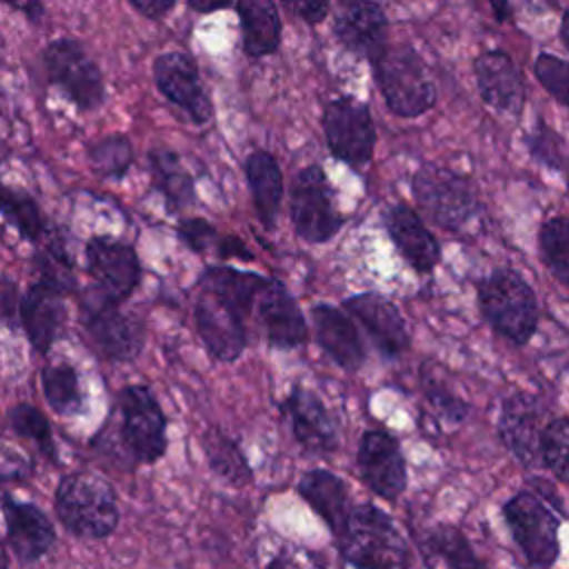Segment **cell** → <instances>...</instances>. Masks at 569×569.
<instances>
[{"label": "cell", "mask_w": 569, "mask_h": 569, "mask_svg": "<svg viewBox=\"0 0 569 569\" xmlns=\"http://www.w3.org/2000/svg\"><path fill=\"white\" fill-rule=\"evenodd\" d=\"M342 558L356 569H409V547L387 511L371 502L351 507L336 536Z\"/></svg>", "instance_id": "cell-1"}, {"label": "cell", "mask_w": 569, "mask_h": 569, "mask_svg": "<svg viewBox=\"0 0 569 569\" xmlns=\"http://www.w3.org/2000/svg\"><path fill=\"white\" fill-rule=\"evenodd\" d=\"M411 191L425 216L451 233H462L482 211L476 182L438 162H422L411 178Z\"/></svg>", "instance_id": "cell-2"}, {"label": "cell", "mask_w": 569, "mask_h": 569, "mask_svg": "<svg viewBox=\"0 0 569 569\" xmlns=\"http://www.w3.org/2000/svg\"><path fill=\"white\" fill-rule=\"evenodd\" d=\"M478 305L493 331L527 345L538 327V300L529 282L511 267H496L476 284Z\"/></svg>", "instance_id": "cell-3"}, {"label": "cell", "mask_w": 569, "mask_h": 569, "mask_svg": "<svg viewBox=\"0 0 569 569\" xmlns=\"http://www.w3.org/2000/svg\"><path fill=\"white\" fill-rule=\"evenodd\" d=\"M371 67L380 96L393 116L418 118L436 104L429 69L411 44H387Z\"/></svg>", "instance_id": "cell-4"}, {"label": "cell", "mask_w": 569, "mask_h": 569, "mask_svg": "<svg viewBox=\"0 0 569 569\" xmlns=\"http://www.w3.org/2000/svg\"><path fill=\"white\" fill-rule=\"evenodd\" d=\"M56 513L78 538L100 540L118 525V502L111 485L89 471H76L56 489Z\"/></svg>", "instance_id": "cell-5"}, {"label": "cell", "mask_w": 569, "mask_h": 569, "mask_svg": "<svg viewBox=\"0 0 569 569\" xmlns=\"http://www.w3.org/2000/svg\"><path fill=\"white\" fill-rule=\"evenodd\" d=\"M500 511L529 565L540 569L553 567L560 556V518L551 507L536 491L522 489L505 500Z\"/></svg>", "instance_id": "cell-6"}, {"label": "cell", "mask_w": 569, "mask_h": 569, "mask_svg": "<svg viewBox=\"0 0 569 569\" xmlns=\"http://www.w3.org/2000/svg\"><path fill=\"white\" fill-rule=\"evenodd\" d=\"M291 224L296 233L307 242H327L340 227L342 216L333 204V189L318 164L302 167L291 182Z\"/></svg>", "instance_id": "cell-7"}, {"label": "cell", "mask_w": 569, "mask_h": 569, "mask_svg": "<svg viewBox=\"0 0 569 569\" xmlns=\"http://www.w3.org/2000/svg\"><path fill=\"white\" fill-rule=\"evenodd\" d=\"M322 129L333 158L353 169L369 164L376 147V127L365 102L353 96L331 100L322 111Z\"/></svg>", "instance_id": "cell-8"}, {"label": "cell", "mask_w": 569, "mask_h": 569, "mask_svg": "<svg viewBox=\"0 0 569 569\" xmlns=\"http://www.w3.org/2000/svg\"><path fill=\"white\" fill-rule=\"evenodd\" d=\"M122 427L120 436L131 456L153 465L167 451V418L156 396L144 385H127L118 396Z\"/></svg>", "instance_id": "cell-9"}, {"label": "cell", "mask_w": 569, "mask_h": 569, "mask_svg": "<svg viewBox=\"0 0 569 569\" xmlns=\"http://www.w3.org/2000/svg\"><path fill=\"white\" fill-rule=\"evenodd\" d=\"M49 78L84 111L96 109L104 100L102 73L93 58L73 38H58L42 51Z\"/></svg>", "instance_id": "cell-10"}, {"label": "cell", "mask_w": 569, "mask_h": 569, "mask_svg": "<svg viewBox=\"0 0 569 569\" xmlns=\"http://www.w3.org/2000/svg\"><path fill=\"white\" fill-rule=\"evenodd\" d=\"M82 325L93 347L111 360H131L140 353L144 333L142 327L118 311V305L100 291L84 296Z\"/></svg>", "instance_id": "cell-11"}, {"label": "cell", "mask_w": 569, "mask_h": 569, "mask_svg": "<svg viewBox=\"0 0 569 569\" xmlns=\"http://www.w3.org/2000/svg\"><path fill=\"white\" fill-rule=\"evenodd\" d=\"M356 462L362 482L382 500L393 502L407 489V462L398 440L389 431H365L358 445Z\"/></svg>", "instance_id": "cell-12"}, {"label": "cell", "mask_w": 569, "mask_h": 569, "mask_svg": "<svg viewBox=\"0 0 569 569\" xmlns=\"http://www.w3.org/2000/svg\"><path fill=\"white\" fill-rule=\"evenodd\" d=\"M153 82L158 91L180 107L196 124H207L213 116L211 100L200 80L196 60L182 51H164L153 60Z\"/></svg>", "instance_id": "cell-13"}, {"label": "cell", "mask_w": 569, "mask_h": 569, "mask_svg": "<svg viewBox=\"0 0 569 569\" xmlns=\"http://www.w3.org/2000/svg\"><path fill=\"white\" fill-rule=\"evenodd\" d=\"M545 409L540 402L527 391H513L500 405L498 416V436L507 451L522 465V467H538L542 465L540 445Z\"/></svg>", "instance_id": "cell-14"}, {"label": "cell", "mask_w": 569, "mask_h": 569, "mask_svg": "<svg viewBox=\"0 0 569 569\" xmlns=\"http://www.w3.org/2000/svg\"><path fill=\"white\" fill-rule=\"evenodd\" d=\"M84 253L87 271L104 298L118 305L133 293L140 280V262L129 244L107 236H96L87 242Z\"/></svg>", "instance_id": "cell-15"}, {"label": "cell", "mask_w": 569, "mask_h": 569, "mask_svg": "<svg viewBox=\"0 0 569 569\" xmlns=\"http://www.w3.org/2000/svg\"><path fill=\"white\" fill-rule=\"evenodd\" d=\"M196 329L207 351L222 362H233L244 345L242 313L211 291H200L196 302Z\"/></svg>", "instance_id": "cell-16"}, {"label": "cell", "mask_w": 569, "mask_h": 569, "mask_svg": "<svg viewBox=\"0 0 569 569\" xmlns=\"http://www.w3.org/2000/svg\"><path fill=\"white\" fill-rule=\"evenodd\" d=\"M280 411L287 418L298 445L316 456L331 453L338 447V429L329 416L325 402L309 389L296 385L280 402Z\"/></svg>", "instance_id": "cell-17"}, {"label": "cell", "mask_w": 569, "mask_h": 569, "mask_svg": "<svg viewBox=\"0 0 569 569\" xmlns=\"http://www.w3.org/2000/svg\"><path fill=\"white\" fill-rule=\"evenodd\" d=\"M342 307L365 327V331L369 333V338L373 340L382 356L398 358L409 349L411 338L405 318L387 296L371 291L358 293L347 298Z\"/></svg>", "instance_id": "cell-18"}, {"label": "cell", "mask_w": 569, "mask_h": 569, "mask_svg": "<svg viewBox=\"0 0 569 569\" xmlns=\"http://www.w3.org/2000/svg\"><path fill=\"white\" fill-rule=\"evenodd\" d=\"M480 98L496 111L518 116L525 104V80L509 53L491 49L473 60Z\"/></svg>", "instance_id": "cell-19"}, {"label": "cell", "mask_w": 569, "mask_h": 569, "mask_svg": "<svg viewBox=\"0 0 569 569\" xmlns=\"http://www.w3.org/2000/svg\"><path fill=\"white\" fill-rule=\"evenodd\" d=\"M385 227L402 260L420 276H427L440 262V244L422 218L409 204H393L385 213Z\"/></svg>", "instance_id": "cell-20"}, {"label": "cell", "mask_w": 569, "mask_h": 569, "mask_svg": "<svg viewBox=\"0 0 569 569\" xmlns=\"http://www.w3.org/2000/svg\"><path fill=\"white\" fill-rule=\"evenodd\" d=\"M253 311L264 327L267 340L271 347L278 349H293L302 342H307L309 329L305 322V316L293 300V296L280 284L269 280L260 296L256 298Z\"/></svg>", "instance_id": "cell-21"}, {"label": "cell", "mask_w": 569, "mask_h": 569, "mask_svg": "<svg viewBox=\"0 0 569 569\" xmlns=\"http://www.w3.org/2000/svg\"><path fill=\"white\" fill-rule=\"evenodd\" d=\"M387 16L376 2H345L333 18V33L349 51L373 62L387 49Z\"/></svg>", "instance_id": "cell-22"}, {"label": "cell", "mask_w": 569, "mask_h": 569, "mask_svg": "<svg viewBox=\"0 0 569 569\" xmlns=\"http://www.w3.org/2000/svg\"><path fill=\"white\" fill-rule=\"evenodd\" d=\"M64 291L58 287L38 280L31 284L18 307V318L27 331L31 347L40 353H47L53 340L60 333L64 320Z\"/></svg>", "instance_id": "cell-23"}, {"label": "cell", "mask_w": 569, "mask_h": 569, "mask_svg": "<svg viewBox=\"0 0 569 569\" xmlns=\"http://www.w3.org/2000/svg\"><path fill=\"white\" fill-rule=\"evenodd\" d=\"M2 513L7 522L9 547L22 562H33L51 549L56 540L53 525L36 505L2 496Z\"/></svg>", "instance_id": "cell-24"}, {"label": "cell", "mask_w": 569, "mask_h": 569, "mask_svg": "<svg viewBox=\"0 0 569 569\" xmlns=\"http://www.w3.org/2000/svg\"><path fill=\"white\" fill-rule=\"evenodd\" d=\"M313 333L322 351L342 369L358 371L365 362V347L353 320L331 305L311 309Z\"/></svg>", "instance_id": "cell-25"}, {"label": "cell", "mask_w": 569, "mask_h": 569, "mask_svg": "<svg viewBox=\"0 0 569 569\" xmlns=\"http://www.w3.org/2000/svg\"><path fill=\"white\" fill-rule=\"evenodd\" d=\"M298 491L305 498V502L327 522L331 533L338 536L351 513L345 480L333 471L311 469L300 478Z\"/></svg>", "instance_id": "cell-26"}, {"label": "cell", "mask_w": 569, "mask_h": 569, "mask_svg": "<svg viewBox=\"0 0 569 569\" xmlns=\"http://www.w3.org/2000/svg\"><path fill=\"white\" fill-rule=\"evenodd\" d=\"M244 173L253 196L256 216L267 229H271L278 220L282 189H284L278 160L269 151L258 149L249 153V158L244 160Z\"/></svg>", "instance_id": "cell-27"}, {"label": "cell", "mask_w": 569, "mask_h": 569, "mask_svg": "<svg viewBox=\"0 0 569 569\" xmlns=\"http://www.w3.org/2000/svg\"><path fill=\"white\" fill-rule=\"evenodd\" d=\"M240 18L242 51L249 58H264L280 44V16L269 0H242L233 4Z\"/></svg>", "instance_id": "cell-28"}, {"label": "cell", "mask_w": 569, "mask_h": 569, "mask_svg": "<svg viewBox=\"0 0 569 569\" xmlns=\"http://www.w3.org/2000/svg\"><path fill=\"white\" fill-rule=\"evenodd\" d=\"M267 282V278L251 271H238L231 267H209L200 278V289L216 293L244 316L253 311L256 298L260 296Z\"/></svg>", "instance_id": "cell-29"}, {"label": "cell", "mask_w": 569, "mask_h": 569, "mask_svg": "<svg viewBox=\"0 0 569 569\" xmlns=\"http://www.w3.org/2000/svg\"><path fill=\"white\" fill-rule=\"evenodd\" d=\"M149 167H151L156 189L162 191L167 207L171 211H182L193 204L196 200L193 180L182 167L178 153L164 147H156L149 151Z\"/></svg>", "instance_id": "cell-30"}, {"label": "cell", "mask_w": 569, "mask_h": 569, "mask_svg": "<svg viewBox=\"0 0 569 569\" xmlns=\"http://www.w3.org/2000/svg\"><path fill=\"white\" fill-rule=\"evenodd\" d=\"M42 391L49 407L62 416H76L84 409L78 371L69 362L47 365L42 369Z\"/></svg>", "instance_id": "cell-31"}, {"label": "cell", "mask_w": 569, "mask_h": 569, "mask_svg": "<svg viewBox=\"0 0 569 569\" xmlns=\"http://www.w3.org/2000/svg\"><path fill=\"white\" fill-rule=\"evenodd\" d=\"M202 449H204L211 471L216 476H220L222 480H227L231 485H244L251 480V467H249L244 453L240 451L238 442L231 440L229 436H224L222 431H218V429L207 431V436L202 440Z\"/></svg>", "instance_id": "cell-32"}, {"label": "cell", "mask_w": 569, "mask_h": 569, "mask_svg": "<svg viewBox=\"0 0 569 569\" xmlns=\"http://www.w3.org/2000/svg\"><path fill=\"white\" fill-rule=\"evenodd\" d=\"M538 249L549 273L569 287V218L553 216L542 222L538 231Z\"/></svg>", "instance_id": "cell-33"}, {"label": "cell", "mask_w": 569, "mask_h": 569, "mask_svg": "<svg viewBox=\"0 0 569 569\" xmlns=\"http://www.w3.org/2000/svg\"><path fill=\"white\" fill-rule=\"evenodd\" d=\"M427 547L445 560L449 569H487L473 551L469 538L456 525H438L427 536Z\"/></svg>", "instance_id": "cell-34"}, {"label": "cell", "mask_w": 569, "mask_h": 569, "mask_svg": "<svg viewBox=\"0 0 569 569\" xmlns=\"http://www.w3.org/2000/svg\"><path fill=\"white\" fill-rule=\"evenodd\" d=\"M0 213L20 231L24 240L38 242L44 233V218L27 193H18L0 182Z\"/></svg>", "instance_id": "cell-35"}, {"label": "cell", "mask_w": 569, "mask_h": 569, "mask_svg": "<svg viewBox=\"0 0 569 569\" xmlns=\"http://www.w3.org/2000/svg\"><path fill=\"white\" fill-rule=\"evenodd\" d=\"M89 160L102 178H122L133 162V147L127 136L111 133L89 147Z\"/></svg>", "instance_id": "cell-36"}, {"label": "cell", "mask_w": 569, "mask_h": 569, "mask_svg": "<svg viewBox=\"0 0 569 569\" xmlns=\"http://www.w3.org/2000/svg\"><path fill=\"white\" fill-rule=\"evenodd\" d=\"M542 465L562 482L569 485V416L547 422L540 445Z\"/></svg>", "instance_id": "cell-37"}, {"label": "cell", "mask_w": 569, "mask_h": 569, "mask_svg": "<svg viewBox=\"0 0 569 569\" xmlns=\"http://www.w3.org/2000/svg\"><path fill=\"white\" fill-rule=\"evenodd\" d=\"M9 422H11V429L36 442V447L40 449V453H44L47 458L56 460V445H53V433H51V427H49V420L44 418V413L40 409H36L33 405H27V402H20L16 405L11 411H9Z\"/></svg>", "instance_id": "cell-38"}, {"label": "cell", "mask_w": 569, "mask_h": 569, "mask_svg": "<svg viewBox=\"0 0 569 569\" xmlns=\"http://www.w3.org/2000/svg\"><path fill=\"white\" fill-rule=\"evenodd\" d=\"M527 151L533 156V160L542 162L545 167L553 171H565L567 169V151H565V140L549 129L542 120L531 129V133L525 138Z\"/></svg>", "instance_id": "cell-39"}, {"label": "cell", "mask_w": 569, "mask_h": 569, "mask_svg": "<svg viewBox=\"0 0 569 569\" xmlns=\"http://www.w3.org/2000/svg\"><path fill=\"white\" fill-rule=\"evenodd\" d=\"M533 73L545 91L569 109V62L551 53H538L533 60Z\"/></svg>", "instance_id": "cell-40"}, {"label": "cell", "mask_w": 569, "mask_h": 569, "mask_svg": "<svg viewBox=\"0 0 569 569\" xmlns=\"http://www.w3.org/2000/svg\"><path fill=\"white\" fill-rule=\"evenodd\" d=\"M422 391H425V398L429 402V407L449 425H460L467 413H469V407L465 400H460L458 396H453L440 380H436L431 373L427 376L422 371Z\"/></svg>", "instance_id": "cell-41"}, {"label": "cell", "mask_w": 569, "mask_h": 569, "mask_svg": "<svg viewBox=\"0 0 569 569\" xmlns=\"http://www.w3.org/2000/svg\"><path fill=\"white\" fill-rule=\"evenodd\" d=\"M36 264L40 271V280L58 287L60 291H71L73 289V273H71V262L67 258L64 247L60 244H47L36 253Z\"/></svg>", "instance_id": "cell-42"}, {"label": "cell", "mask_w": 569, "mask_h": 569, "mask_svg": "<svg viewBox=\"0 0 569 569\" xmlns=\"http://www.w3.org/2000/svg\"><path fill=\"white\" fill-rule=\"evenodd\" d=\"M178 238L193 251L204 253L213 240H218L213 224L204 218H182L178 222Z\"/></svg>", "instance_id": "cell-43"}, {"label": "cell", "mask_w": 569, "mask_h": 569, "mask_svg": "<svg viewBox=\"0 0 569 569\" xmlns=\"http://www.w3.org/2000/svg\"><path fill=\"white\" fill-rule=\"evenodd\" d=\"M29 471H31V465L24 456H20L11 447L0 445V485L24 480L29 476Z\"/></svg>", "instance_id": "cell-44"}, {"label": "cell", "mask_w": 569, "mask_h": 569, "mask_svg": "<svg viewBox=\"0 0 569 569\" xmlns=\"http://www.w3.org/2000/svg\"><path fill=\"white\" fill-rule=\"evenodd\" d=\"M307 24H320L329 13V2H293L289 4Z\"/></svg>", "instance_id": "cell-45"}, {"label": "cell", "mask_w": 569, "mask_h": 569, "mask_svg": "<svg viewBox=\"0 0 569 569\" xmlns=\"http://www.w3.org/2000/svg\"><path fill=\"white\" fill-rule=\"evenodd\" d=\"M218 256L220 258H240V260L253 258V253L247 249V244L236 236H222L218 240Z\"/></svg>", "instance_id": "cell-46"}, {"label": "cell", "mask_w": 569, "mask_h": 569, "mask_svg": "<svg viewBox=\"0 0 569 569\" xmlns=\"http://www.w3.org/2000/svg\"><path fill=\"white\" fill-rule=\"evenodd\" d=\"M131 7L149 20H158L167 11H171L176 7V2L173 0H131Z\"/></svg>", "instance_id": "cell-47"}, {"label": "cell", "mask_w": 569, "mask_h": 569, "mask_svg": "<svg viewBox=\"0 0 569 569\" xmlns=\"http://www.w3.org/2000/svg\"><path fill=\"white\" fill-rule=\"evenodd\" d=\"M9 7L24 13L31 22H40V18L44 16V7L40 2H11Z\"/></svg>", "instance_id": "cell-48"}, {"label": "cell", "mask_w": 569, "mask_h": 569, "mask_svg": "<svg viewBox=\"0 0 569 569\" xmlns=\"http://www.w3.org/2000/svg\"><path fill=\"white\" fill-rule=\"evenodd\" d=\"M187 4H189V9H193V11H198V13H211V11L229 9V7H231L229 2H204V0H189Z\"/></svg>", "instance_id": "cell-49"}, {"label": "cell", "mask_w": 569, "mask_h": 569, "mask_svg": "<svg viewBox=\"0 0 569 569\" xmlns=\"http://www.w3.org/2000/svg\"><path fill=\"white\" fill-rule=\"evenodd\" d=\"M491 9H493L496 20H500V22H505L511 16V4H507V2H491Z\"/></svg>", "instance_id": "cell-50"}, {"label": "cell", "mask_w": 569, "mask_h": 569, "mask_svg": "<svg viewBox=\"0 0 569 569\" xmlns=\"http://www.w3.org/2000/svg\"><path fill=\"white\" fill-rule=\"evenodd\" d=\"M264 569H300L293 560H289V558H273Z\"/></svg>", "instance_id": "cell-51"}, {"label": "cell", "mask_w": 569, "mask_h": 569, "mask_svg": "<svg viewBox=\"0 0 569 569\" xmlns=\"http://www.w3.org/2000/svg\"><path fill=\"white\" fill-rule=\"evenodd\" d=\"M560 40L569 49V9L562 13V20H560Z\"/></svg>", "instance_id": "cell-52"}, {"label": "cell", "mask_w": 569, "mask_h": 569, "mask_svg": "<svg viewBox=\"0 0 569 569\" xmlns=\"http://www.w3.org/2000/svg\"><path fill=\"white\" fill-rule=\"evenodd\" d=\"M0 569H9V558H7V549L0 542Z\"/></svg>", "instance_id": "cell-53"}]
</instances>
